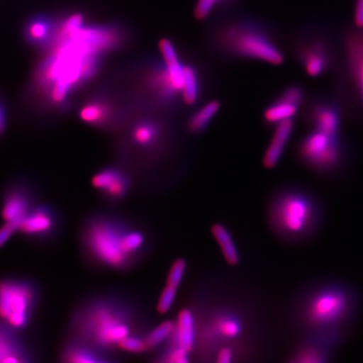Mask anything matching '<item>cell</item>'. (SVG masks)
<instances>
[{
    "label": "cell",
    "instance_id": "6da1fadb",
    "mask_svg": "<svg viewBox=\"0 0 363 363\" xmlns=\"http://www.w3.org/2000/svg\"><path fill=\"white\" fill-rule=\"evenodd\" d=\"M119 45L121 33L114 23H84L74 28L58 23L33 73V96L45 108L64 111L74 93L100 73L105 55Z\"/></svg>",
    "mask_w": 363,
    "mask_h": 363
},
{
    "label": "cell",
    "instance_id": "7a4b0ae2",
    "mask_svg": "<svg viewBox=\"0 0 363 363\" xmlns=\"http://www.w3.org/2000/svg\"><path fill=\"white\" fill-rule=\"evenodd\" d=\"M359 305L358 293L347 283L319 281L298 294L294 307V321L303 336L344 332L354 321Z\"/></svg>",
    "mask_w": 363,
    "mask_h": 363
},
{
    "label": "cell",
    "instance_id": "3957f363",
    "mask_svg": "<svg viewBox=\"0 0 363 363\" xmlns=\"http://www.w3.org/2000/svg\"><path fill=\"white\" fill-rule=\"evenodd\" d=\"M269 215L277 235L300 242L317 233L323 221V208L316 196L306 189L286 187L274 196Z\"/></svg>",
    "mask_w": 363,
    "mask_h": 363
},
{
    "label": "cell",
    "instance_id": "277c9868",
    "mask_svg": "<svg viewBox=\"0 0 363 363\" xmlns=\"http://www.w3.org/2000/svg\"><path fill=\"white\" fill-rule=\"evenodd\" d=\"M219 48L238 58L259 60L272 65L285 61L279 38L271 26L257 20H240L221 28L217 37Z\"/></svg>",
    "mask_w": 363,
    "mask_h": 363
},
{
    "label": "cell",
    "instance_id": "5b68a950",
    "mask_svg": "<svg viewBox=\"0 0 363 363\" xmlns=\"http://www.w3.org/2000/svg\"><path fill=\"white\" fill-rule=\"evenodd\" d=\"M298 65L311 77H320L337 70L342 55V43L323 23H308L298 30L294 42Z\"/></svg>",
    "mask_w": 363,
    "mask_h": 363
},
{
    "label": "cell",
    "instance_id": "8992f818",
    "mask_svg": "<svg viewBox=\"0 0 363 363\" xmlns=\"http://www.w3.org/2000/svg\"><path fill=\"white\" fill-rule=\"evenodd\" d=\"M337 68V97L344 112H363V28L348 26Z\"/></svg>",
    "mask_w": 363,
    "mask_h": 363
},
{
    "label": "cell",
    "instance_id": "52a82bcc",
    "mask_svg": "<svg viewBox=\"0 0 363 363\" xmlns=\"http://www.w3.org/2000/svg\"><path fill=\"white\" fill-rule=\"evenodd\" d=\"M297 156L308 168L321 175H336L346 168L350 150L340 135L312 130L301 138Z\"/></svg>",
    "mask_w": 363,
    "mask_h": 363
},
{
    "label": "cell",
    "instance_id": "ba28073f",
    "mask_svg": "<svg viewBox=\"0 0 363 363\" xmlns=\"http://www.w3.org/2000/svg\"><path fill=\"white\" fill-rule=\"evenodd\" d=\"M74 325L81 339L102 348L118 346L123 339L131 334L126 317L104 305L91 306L78 315Z\"/></svg>",
    "mask_w": 363,
    "mask_h": 363
},
{
    "label": "cell",
    "instance_id": "9c48e42d",
    "mask_svg": "<svg viewBox=\"0 0 363 363\" xmlns=\"http://www.w3.org/2000/svg\"><path fill=\"white\" fill-rule=\"evenodd\" d=\"M128 230L111 220L98 219L91 222L84 235L86 247L91 257L112 269L128 266L133 257L125 247Z\"/></svg>",
    "mask_w": 363,
    "mask_h": 363
},
{
    "label": "cell",
    "instance_id": "30bf717a",
    "mask_svg": "<svg viewBox=\"0 0 363 363\" xmlns=\"http://www.w3.org/2000/svg\"><path fill=\"white\" fill-rule=\"evenodd\" d=\"M38 292L30 281L20 279L0 281V318L13 329H23L37 306Z\"/></svg>",
    "mask_w": 363,
    "mask_h": 363
},
{
    "label": "cell",
    "instance_id": "8fae6325",
    "mask_svg": "<svg viewBox=\"0 0 363 363\" xmlns=\"http://www.w3.org/2000/svg\"><path fill=\"white\" fill-rule=\"evenodd\" d=\"M343 107L337 97L315 95L303 105V118L313 130L340 135Z\"/></svg>",
    "mask_w": 363,
    "mask_h": 363
},
{
    "label": "cell",
    "instance_id": "7c38bea8",
    "mask_svg": "<svg viewBox=\"0 0 363 363\" xmlns=\"http://www.w3.org/2000/svg\"><path fill=\"white\" fill-rule=\"evenodd\" d=\"M143 88L155 104L169 105L178 98L179 92L172 82L168 69L164 62H157L145 72Z\"/></svg>",
    "mask_w": 363,
    "mask_h": 363
},
{
    "label": "cell",
    "instance_id": "4fadbf2b",
    "mask_svg": "<svg viewBox=\"0 0 363 363\" xmlns=\"http://www.w3.org/2000/svg\"><path fill=\"white\" fill-rule=\"evenodd\" d=\"M57 215L51 208L40 205L33 207L21 219L18 233L35 240H47L56 233Z\"/></svg>",
    "mask_w": 363,
    "mask_h": 363
},
{
    "label": "cell",
    "instance_id": "5bb4252c",
    "mask_svg": "<svg viewBox=\"0 0 363 363\" xmlns=\"http://www.w3.org/2000/svg\"><path fill=\"white\" fill-rule=\"evenodd\" d=\"M121 116L118 105L111 97L98 94L86 100L79 111V117L83 123L98 128L112 125Z\"/></svg>",
    "mask_w": 363,
    "mask_h": 363
},
{
    "label": "cell",
    "instance_id": "9a60e30c",
    "mask_svg": "<svg viewBox=\"0 0 363 363\" xmlns=\"http://www.w3.org/2000/svg\"><path fill=\"white\" fill-rule=\"evenodd\" d=\"M59 18L51 14H33L23 26V39L33 48L45 51L54 39Z\"/></svg>",
    "mask_w": 363,
    "mask_h": 363
},
{
    "label": "cell",
    "instance_id": "2e32d148",
    "mask_svg": "<svg viewBox=\"0 0 363 363\" xmlns=\"http://www.w3.org/2000/svg\"><path fill=\"white\" fill-rule=\"evenodd\" d=\"M33 193L23 184L11 186L4 195L1 206L2 218L6 223L18 224L33 208Z\"/></svg>",
    "mask_w": 363,
    "mask_h": 363
},
{
    "label": "cell",
    "instance_id": "e0dca14e",
    "mask_svg": "<svg viewBox=\"0 0 363 363\" xmlns=\"http://www.w3.org/2000/svg\"><path fill=\"white\" fill-rule=\"evenodd\" d=\"M93 187L101 191L107 197L121 200L130 190V180L121 169H105L98 172L92 179Z\"/></svg>",
    "mask_w": 363,
    "mask_h": 363
},
{
    "label": "cell",
    "instance_id": "ac0fdd59",
    "mask_svg": "<svg viewBox=\"0 0 363 363\" xmlns=\"http://www.w3.org/2000/svg\"><path fill=\"white\" fill-rule=\"evenodd\" d=\"M295 118L286 119L277 124L274 135L264 157V166L267 169L274 168L281 161L286 145L295 130Z\"/></svg>",
    "mask_w": 363,
    "mask_h": 363
},
{
    "label": "cell",
    "instance_id": "d6986e66",
    "mask_svg": "<svg viewBox=\"0 0 363 363\" xmlns=\"http://www.w3.org/2000/svg\"><path fill=\"white\" fill-rule=\"evenodd\" d=\"M169 339L174 347L181 348L188 353L193 350L196 340L195 318L190 310L184 309L179 313L175 329Z\"/></svg>",
    "mask_w": 363,
    "mask_h": 363
},
{
    "label": "cell",
    "instance_id": "ffe728a7",
    "mask_svg": "<svg viewBox=\"0 0 363 363\" xmlns=\"http://www.w3.org/2000/svg\"><path fill=\"white\" fill-rule=\"evenodd\" d=\"M131 142L142 149H152L162 138V124L150 117L138 119L131 126Z\"/></svg>",
    "mask_w": 363,
    "mask_h": 363
},
{
    "label": "cell",
    "instance_id": "44dd1931",
    "mask_svg": "<svg viewBox=\"0 0 363 363\" xmlns=\"http://www.w3.org/2000/svg\"><path fill=\"white\" fill-rule=\"evenodd\" d=\"M300 108V105L281 92V94L264 109V123L269 125H277L286 119L295 118Z\"/></svg>",
    "mask_w": 363,
    "mask_h": 363
},
{
    "label": "cell",
    "instance_id": "7402d4cb",
    "mask_svg": "<svg viewBox=\"0 0 363 363\" xmlns=\"http://www.w3.org/2000/svg\"><path fill=\"white\" fill-rule=\"evenodd\" d=\"M160 51L168 69L172 82L181 94L183 88L184 65L177 54L175 45L171 40L162 39L160 40Z\"/></svg>",
    "mask_w": 363,
    "mask_h": 363
},
{
    "label": "cell",
    "instance_id": "603a6c76",
    "mask_svg": "<svg viewBox=\"0 0 363 363\" xmlns=\"http://www.w3.org/2000/svg\"><path fill=\"white\" fill-rule=\"evenodd\" d=\"M210 331L214 337L219 339L233 340L240 338L243 332L242 320L231 313H221L215 318Z\"/></svg>",
    "mask_w": 363,
    "mask_h": 363
},
{
    "label": "cell",
    "instance_id": "cb8c5ba5",
    "mask_svg": "<svg viewBox=\"0 0 363 363\" xmlns=\"http://www.w3.org/2000/svg\"><path fill=\"white\" fill-rule=\"evenodd\" d=\"M28 351L16 340L13 334L0 328V362L20 363L28 362Z\"/></svg>",
    "mask_w": 363,
    "mask_h": 363
},
{
    "label": "cell",
    "instance_id": "d4e9b609",
    "mask_svg": "<svg viewBox=\"0 0 363 363\" xmlns=\"http://www.w3.org/2000/svg\"><path fill=\"white\" fill-rule=\"evenodd\" d=\"M211 231L220 247L224 259L230 266H236L240 262V255L229 231L221 224H215L212 226Z\"/></svg>",
    "mask_w": 363,
    "mask_h": 363
},
{
    "label": "cell",
    "instance_id": "484cf974",
    "mask_svg": "<svg viewBox=\"0 0 363 363\" xmlns=\"http://www.w3.org/2000/svg\"><path fill=\"white\" fill-rule=\"evenodd\" d=\"M184 102L187 105H195L200 98L199 74L194 66L184 65L183 88L181 92Z\"/></svg>",
    "mask_w": 363,
    "mask_h": 363
},
{
    "label": "cell",
    "instance_id": "4316f807",
    "mask_svg": "<svg viewBox=\"0 0 363 363\" xmlns=\"http://www.w3.org/2000/svg\"><path fill=\"white\" fill-rule=\"evenodd\" d=\"M219 108H220V104L216 100L208 102L189 118L188 130L193 133H201L209 126Z\"/></svg>",
    "mask_w": 363,
    "mask_h": 363
},
{
    "label": "cell",
    "instance_id": "83f0119b",
    "mask_svg": "<svg viewBox=\"0 0 363 363\" xmlns=\"http://www.w3.org/2000/svg\"><path fill=\"white\" fill-rule=\"evenodd\" d=\"M64 362L70 363H95L104 362L94 350L80 343L72 342L62 353Z\"/></svg>",
    "mask_w": 363,
    "mask_h": 363
},
{
    "label": "cell",
    "instance_id": "f1b7e54d",
    "mask_svg": "<svg viewBox=\"0 0 363 363\" xmlns=\"http://www.w3.org/2000/svg\"><path fill=\"white\" fill-rule=\"evenodd\" d=\"M174 329H175V323L173 321H164L157 325L156 328L152 329L145 337L147 350L157 347L160 344L168 340L171 337Z\"/></svg>",
    "mask_w": 363,
    "mask_h": 363
},
{
    "label": "cell",
    "instance_id": "f546056e",
    "mask_svg": "<svg viewBox=\"0 0 363 363\" xmlns=\"http://www.w3.org/2000/svg\"><path fill=\"white\" fill-rule=\"evenodd\" d=\"M118 347L121 350L130 353H143L147 350V343H145V338L138 337V336L128 335V337L123 339L118 344Z\"/></svg>",
    "mask_w": 363,
    "mask_h": 363
},
{
    "label": "cell",
    "instance_id": "4dcf8cb0",
    "mask_svg": "<svg viewBox=\"0 0 363 363\" xmlns=\"http://www.w3.org/2000/svg\"><path fill=\"white\" fill-rule=\"evenodd\" d=\"M186 267H187V264H186L185 259H179L175 260V262L172 264L171 269H169L167 285L175 286L178 289L182 281H183L184 276H185Z\"/></svg>",
    "mask_w": 363,
    "mask_h": 363
},
{
    "label": "cell",
    "instance_id": "1f68e13d",
    "mask_svg": "<svg viewBox=\"0 0 363 363\" xmlns=\"http://www.w3.org/2000/svg\"><path fill=\"white\" fill-rule=\"evenodd\" d=\"M177 290L175 286L167 285L162 290L161 297L157 302V311L161 314H166L174 305L177 297Z\"/></svg>",
    "mask_w": 363,
    "mask_h": 363
},
{
    "label": "cell",
    "instance_id": "d6a6232c",
    "mask_svg": "<svg viewBox=\"0 0 363 363\" xmlns=\"http://www.w3.org/2000/svg\"><path fill=\"white\" fill-rule=\"evenodd\" d=\"M216 0H198L195 7V18L203 21L209 16L217 6Z\"/></svg>",
    "mask_w": 363,
    "mask_h": 363
},
{
    "label": "cell",
    "instance_id": "836d02e7",
    "mask_svg": "<svg viewBox=\"0 0 363 363\" xmlns=\"http://www.w3.org/2000/svg\"><path fill=\"white\" fill-rule=\"evenodd\" d=\"M189 353L179 347L171 346L164 354V362L169 363H186L189 362Z\"/></svg>",
    "mask_w": 363,
    "mask_h": 363
},
{
    "label": "cell",
    "instance_id": "e575fe53",
    "mask_svg": "<svg viewBox=\"0 0 363 363\" xmlns=\"http://www.w3.org/2000/svg\"><path fill=\"white\" fill-rule=\"evenodd\" d=\"M18 233V225L13 223H6L0 228V247L11 240L14 233Z\"/></svg>",
    "mask_w": 363,
    "mask_h": 363
},
{
    "label": "cell",
    "instance_id": "d590c367",
    "mask_svg": "<svg viewBox=\"0 0 363 363\" xmlns=\"http://www.w3.org/2000/svg\"><path fill=\"white\" fill-rule=\"evenodd\" d=\"M217 362L230 363L233 360V351L229 347H222L217 353Z\"/></svg>",
    "mask_w": 363,
    "mask_h": 363
},
{
    "label": "cell",
    "instance_id": "8d00e7d4",
    "mask_svg": "<svg viewBox=\"0 0 363 363\" xmlns=\"http://www.w3.org/2000/svg\"><path fill=\"white\" fill-rule=\"evenodd\" d=\"M354 26L363 28V0H357L355 4Z\"/></svg>",
    "mask_w": 363,
    "mask_h": 363
},
{
    "label": "cell",
    "instance_id": "74e56055",
    "mask_svg": "<svg viewBox=\"0 0 363 363\" xmlns=\"http://www.w3.org/2000/svg\"><path fill=\"white\" fill-rule=\"evenodd\" d=\"M6 121L7 116L6 106H4V102L0 99V136H1L4 131L6 130Z\"/></svg>",
    "mask_w": 363,
    "mask_h": 363
}]
</instances>
